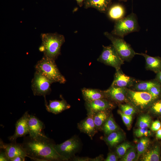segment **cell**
Here are the masks:
<instances>
[{"label": "cell", "instance_id": "3957f363", "mask_svg": "<svg viewBox=\"0 0 161 161\" xmlns=\"http://www.w3.org/2000/svg\"><path fill=\"white\" fill-rule=\"evenodd\" d=\"M55 60L44 56L35 65V70L40 72L55 83H64L66 80L60 72Z\"/></svg>", "mask_w": 161, "mask_h": 161}, {"label": "cell", "instance_id": "e0dca14e", "mask_svg": "<svg viewBox=\"0 0 161 161\" xmlns=\"http://www.w3.org/2000/svg\"><path fill=\"white\" fill-rule=\"evenodd\" d=\"M45 103L47 110L55 114H59L71 107L70 105L63 98L61 100H50L49 104L46 101Z\"/></svg>", "mask_w": 161, "mask_h": 161}, {"label": "cell", "instance_id": "603a6c76", "mask_svg": "<svg viewBox=\"0 0 161 161\" xmlns=\"http://www.w3.org/2000/svg\"><path fill=\"white\" fill-rule=\"evenodd\" d=\"M109 111L103 110L94 113V120L97 130L101 129L103 124L110 115Z\"/></svg>", "mask_w": 161, "mask_h": 161}, {"label": "cell", "instance_id": "ba28073f", "mask_svg": "<svg viewBox=\"0 0 161 161\" xmlns=\"http://www.w3.org/2000/svg\"><path fill=\"white\" fill-rule=\"evenodd\" d=\"M54 81L39 71L35 70L31 82V89L33 95L45 97L51 92L50 86Z\"/></svg>", "mask_w": 161, "mask_h": 161}, {"label": "cell", "instance_id": "cb8c5ba5", "mask_svg": "<svg viewBox=\"0 0 161 161\" xmlns=\"http://www.w3.org/2000/svg\"><path fill=\"white\" fill-rule=\"evenodd\" d=\"M103 139L111 147L115 146L119 143L123 139V135L118 130L114 131L107 135Z\"/></svg>", "mask_w": 161, "mask_h": 161}, {"label": "cell", "instance_id": "52a82bcc", "mask_svg": "<svg viewBox=\"0 0 161 161\" xmlns=\"http://www.w3.org/2000/svg\"><path fill=\"white\" fill-rule=\"evenodd\" d=\"M81 143L78 136L74 135L64 142L55 144L54 148L57 152L67 161L72 160L80 149Z\"/></svg>", "mask_w": 161, "mask_h": 161}, {"label": "cell", "instance_id": "7c38bea8", "mask_svg": "<svg viewBox=\"0 0 161 161\" xmlns=\"http://www.w3.org/2000/svg\"><path fill=\"white\" fill-rule=\"evenodd\" d=\"M29 115L28 112L27 111L17 121L14 134L9 138L10 141H16V140L18 137L25 136L29 134L28 121Z\"/></svg>", "mask_w": 161, "mask_h": 161}, {"label": "cell", "instance_id": "d4e9b609", "mask_svg": "<svg viewBox=\"0 0 161 161\" xmlns=\"http://www.w3.org/2000/svg\"><path fill=\"white\" fill-rule=\"evenodd\" d=\"M160 148L159 145L143 154L142 160L144 161H159L160 160Z\"/></svg>", "mask_w": 161, "mask_h": 161}, {"label": "cell", "instance_id": "ffe728a7", "mask_svg": "<svg viewBox=\"0 0 161 161\" xmlns=\"http://www.w3.org/2000/svg\"><path fill=\"white\" fill-rule=\"evenodd\" d=\"M81 92L86 103H90L99 99H106L104 90L83 88L81 89Z\"/></svg>", "mask_w": 161, "mask_h": 161}, {"label": "cell", "instance_id": "8fae6325", "mask_svg": "<svg viewBox=\"0 0 161 161\" xmlns=\"http://www.w3.org/2000/svg\"><path fill=\"white\" fill-rule=\"evenodd\" d=\"M127 89L111 86L108 89L104 90L106 98L114 103H128Z\"/></svg>", "mask_w": 161, "mask_h": 161}, {"label": "cell", "instance_id": "e575fe53", "mask_svg": "<svg viewBox=\"0 0 161 161\" xmlns=\"http://www.w3.org/2000/svg\"><path fill=\"white\" fill-rule=\"evenodd\" d=\"M103 160L102 155H100L95 158H92L88 157H75L72 159L73 161H100Z\"/></svg>", "mask_w": 161, "mask_h": 161}, {"label": "cell", "instance_id": "6da1fadb", "mask_svg": "<svg viewBox=\"0 0 161 161\" xmlns=\"http://www.w3.org/2000/svg\"><path fill=\"white\" fill-rule=\"evenodd\" d=\"M54 143L46 136L24 138L22 143L28 157L35 161H66L55 149Z\"/></svg>", "mask_w": 161, "mask_h": 161}, {"label": "cell", "instance_id": "484cf974", "mask_svg": "<svg viewBox=\"0 0 161 161\" xmlns=\"http://www.w3.org/2000/svg\"><path fill=\"white\" fill-rule=\"evenodd\" d=\"M101 129L106 135L114 131L119 130V127L111 114L103 124Z\"/></svg>", "mask_w": 161, "mask_h": 161}, {"label": "cell", "instance_id": "ab89813d", "mask_svg": "<svg viewBox=\"0 0 161 161\" xmlns=\"http://www.w3.org/2000/svg\"><path fill=\"white\" fill-rule=\"evenodd\" d=\"M154 79L161 83V71L156 73Z\"/></svg>", "mask_w": 161, "mask_h": 161}, {"label": "cell", "instance_id": "836d02e7", "mask_svg": "<svg viewBox=\"0 0 161 161\" xmlns=\"http://www.w3.org/2000/svg\"><path fill=\"white\" fill-rule=\"evenodd\" d=\"M134 134L137 137H147L150 135L151 132L147 128H139L135 130Z\"/></svg>", "mask_w": 161, "mask_h": 161}, {"label": "cell", "instance_id": "d6986e66", "mask_svg": "<svg viewBox=\"0 0 161 161\" xmlns=\"http://www.w3.org/2000/svg\"><path fill=\"white\" fill-rule=\"evenodd\" d=\"M136 55L143 56L145 60V68L155 73L161 71V58L159 56L152 57L145 53H136Z\"/></svg>", "mask_w": 161, "mask_h": 161}, {"label": "cell", "instance_id": "83f0119b", "mask_svg": "<svg viewBox=\"0 0 161 161\" xmlns=\"http://www.w3.org/2000/svg\"><path fill=\"white\" fill-rule=\"evenodd\" d=\"M133 147L129 143H123L118 145L116 148V152L118 157H122L125 154L128 149Z\"/></svg>", "mask_w": 161, "mask_h": 161}, {"label": "cell", "instance_id": "9a60e30c", "mask_svg": "<svg viewBox=\"0 0 161 161\" xmlns=\"http://www.w3.org/2000/svg\"><path fill=\"white\" fill-rule=\"evenodd\" d=\"M88 112L93 113L105 110H109L115 106L114 103L106 99H100L90 103L85 102Z\"/></svg>", "mask_w": 161, "mask_h": 161}, {"label": "cell", "instance_id": "2e32d148", "mask_svg": "<svg viewBox=\"0 0 161 161\" xmlns=\"http://www.w3.org/2000/svg\"><path fill=\"white\" fill-rule=\"evenodd\" d=\"M29 136L32 137L45 135L42 132L44 126L43 123L35 116L30 114L28 121Z\"/></svg>", "mask_w": 161, "mask_h": 161}, {"label": "cell", "instance_id": "4dcf8cb0", "mask_svg": "<svg viewBox=\"0 0 161 161\" xmlns=\"http://www.w3.org/2000/svg\"><path fill=\"white\" fill-rule=\"evenodd\" d=\"M137 158L135 149L134 147L128 149L124 155L122 157L121 161H132Z\"/></svg>", "mask_w": 161, "mask_h": 161}, {"label": "cell", "instance_id": "74e56055", "mask_svg": "<svg viewBox=\"0 0 161 161\" xmlns=\"http://www.w3.org/2000/svg\"><path fill=\"white\" fill-rule=\"evenodd\" d=\"M0 161H10V160L7 156L5 152L3 151H0Z\"/></svg>", "mask_w": 161, "mask_h": 161}, {"label": "cell", "instance_id": "5b68a950", "mask_svg": "<svg viewBox=\"0 0 161 161\" xmlns=\"http://www.w3.org/2000/svg\"><path fill=\"white\" fill-rule=\"evenodd\" d=\"M104 35L111 41L118 55L124 62L130 61L136 55V52L131 45L123 38L115 36L107 32H104Z\"/></svg>", "mask_w": 161, "mask_h": 161}, {"label": "cell", "instance_id": "7402d4cb", "mask_svg": "<svg viewBox=\"0 0 161 161\" xmlns=\"http://www.w3.org/2000/svg\"><path fill=\"white\" fill-rule=\"evenodd\" d=\"M160 83L154 79L145 81L137 80L129 89L135 91L148 92L152 87Z\"/></svg>", "mask_w": 161, "mask_h": 161}, {"label": "cell", "instance_id": "44dd1931", "mask_svg": "<svg viewBox=\"0 0 161 161\" xmlns=\"http://www.w3.org/2000/svg\"><path fill=\"white\" fill-rule=\"evenodd\" d=\"M106 13L110 19L115 21L124 17L126 12L125 8L122 4L115 3L111 4Z\"/></svg>", "mask_w": 161, "mask_h": 161}, {"label": "cell", "instance_id": "f35d334b", "mask_svg": "<svg viewBox=\"0 0 161 161\" xmlns=\"http://www.w3.org/2000/svg\"><path fill=\"white\" fill-rule=\"evenodd\" d=\"M25 158L20 156H16L11 159L10 161H24Z\"/></svg>", "mask_w": 161, "mask_h": 161}, {"label": "cell", "instance_id": "b9f144b4", "mask_svg": "<svg viewBox=\"0 0 161 161\" xmlns=\"http://www.w3.org/2000/svg\"><path fill=\"white\" fill-rule=\"evenodd\" d=\"M77 2L78 4L80 7H81L84 3L85 0H75Z\"/></svg>", "mask_w": 161, "mask_h": 161}, {"label": "cell", "instance_id": "8992f818", "mask_svg": "<svg viewBox=\"0 0 161 161\" xmlns=\"http://www.w3.org/2000/svg\"><path fill=\"white\" fill-rule=\"evenodd\" d=\"M127 98L128 103L141 110L149 107L156 99L148 92L135 91L129 88L127 89Z\"/></svg>", "mask_w": 161, "mask_h": 161}, {"label": "cell", "instance_id": "1f68e13d", "mask_svg": "<svg viewBox=\"0 0 161 161\" xmlns=\"http://www.w3.org/2000/svg\"><path fill=\"white\" fill-rule=\"evenodd\" d=\"M149 107L154 114H161V96L156 99Z\"/></svg>", "mask_w": 161, "mask_h": 161}, {"label": "cell", "instance_id": "7bdbcfd3", "mask_svg": "<svg viewBox=\"0 0 161 161\" xmlns=\"http://www.w3.org/2000/svg\"><path fill=\"white\" fill-rule=\"evenodd\" d=\"M120 1H124V2H126L127 0H117Z\"/></svg>", "mask_w": 161, "mask_h": 161}, {"label": "cell", "instance_id": "d6a6232c", "mask_svg": "<svg viewBox=\"0 0 161 161\" xmlns=\"http://www.w3.org/2000/svg\"><path fill=\"white\" fill-rule=\"evenodd\" d=\"M117 112L121 116L123 123L128 130L131 128L132 120V115H126L123 114L120 110H118Z\"/></svg>", "mask_w": 161, "mask_h": 161}, {"label": "cell", "instance_id": "4316f807", "mask_svg": "<svg viewBox=\"0 0 161 161\" xmlns=\"http://www.w3.org/2000/svg\"><path fill=\"white\" fill-rule=\"evenodd\" d=\"M150 144L149 139L146 137L141 138L137 145V159L146 151Z\"/></svg>", "mask_w": 161, "mask_h": 161}, {"label": "cell", "instance_id": "d590c367", "mask_svg": "<svg viewBox=\"0 0 161 161\" xmlns=\"http://www.w3.org/2000/svg\"><path fill=\"white\" fill-rule=\"evenodd\" d=\"M160 128H161V123L158 120H157L153 122L151 127V129L153 131H157Z\"/></svg>", "mask_w": 161, "mask_h": 161}, {"label": "cell", "instance_id": "f1b7e54d", "mask_svg": "<svg viewBox=\"0 0 161 161\" xmlns=\"http://www.w3.org/2000/svg\"><path fill=\"white\" fill-rule=\"evenodd\" d=\"M151 123V118L148 115H144L139 118L137 125L139 128H148L150 127Z\"/></svg>", "mask_w": 161, "mask_h": 161}, {"label": "cell", "instance_id": "f546056e", "mask_svg": "<svg viewBox=\"0 0 161 161\" xmlns=\"http://www.w3.org/2000/svg\"><path fill=\"white\" fill-rule=\"evenodd\" d=\"M120 110L124 114L132 115L135 113V108L129 103L119 104Z\"/></svg>", "mask_w": 161, "mask_h": 161}, {"label": "cell", "instance_id": "7a4b0ae2", "mask_svg": "<svg viewBox=\"0 0 161 161\" xmlns=\"http://www.w3.org/2000/svg\"><path fill=\"white\" fill-rule=\"evenodd\" d=\"M42 45L39 50L44 55L55 60L61 54V48L65 42L64 36L55 33H43L41 35Z\"/></svg>", "mask_w": 161, "mask_h": 161}, {"label": "cell", "instance_id": "ee69618b", "mask_svg": "<svg viewBox=\"0 0 161 161\" xmlns=\"http://www.w3.org/2000/svg\"><path fill=\"white\" fill-rule=\"evenodd\" d=\"M132 0V1H133V0Z\"/></svg>", "mask_w": 161, "mask_h": 161}, {"label": "cell", "instance_id": "60d3db41", "mask_svg": "<svg viewBox=\"0 0 161 161\" xmlns=\"http://www.w3.org/2000/svg\"><path fill=\"white\" fill-rule=\"evenodd\" d=\"M156 137L157 139H161V128L157 131Z\"/></svg>", "mask_w": 161, "mask_h": 161}, {"label": "cell", "instance_id": "4fadbf2b", "mask_svg": "<svg viewBox=\"0 0 161 161\" xmlns=\"http://www.w3.org/2000/svg\"><path fill=\"white\" fill-rule=\"evenodd\" d=\"M94 114L93 113L88 112L87 117L78 124L80 131L86 134L92 140L98 131L94 122Z\"/></svg>", "mask_w": 161, "mask_h": 161}, {"label": "cell", "instance_id": "277c9868", "mask_svg": "<svg viewBox=\"0 0 161 161\" xmlns=\"http://www.w3.org/2000/svg\"><path fill=\"white\" fill-rule=\"evenodd\" d=\"M140 27L137 16L132 12L126 17L115 21L111 33L122 38L132 32H138Z\"/></svg>", "mask_w": 161, "mask_h": 161}, {"label": "cell", "instance_id": "5bb4252c", "mask_svg": "<svg viewBox=\"0 0 161 161\" xmlns=\"http://www.w3.org/2000/svg\"><path fill=\"white\" fill-rule=\"evenodd\" d=\"M137 80L125 75L121 69L116 70L113 81L111 86H113L130 88Z\"/></svg>", "mask_w": 161, "mask_h": 161}, {"label": "cell", "instance_id": "30bf717a", "mask_svg": "<svg viewBox=\"0 0 161 161\" xmlns=\"http://www.w3.org/2000/svg\"><path fill=\"white\" fill-rule=\"evenodd\" d=\"M0 149L4 150L10 160L16 157L20 156L25 158L27 157L22 143H17L16 141L11 142L10 143H5L0 140Z\"/></svg>", "mask_w": 161, "mask_h": 161}, {"label": "cell", "instance_id": "8d00e7d4", "mask_svg": "<svg viewBox=\"0 0 161 161\" xmlns=\"http://www.w3.org/2000/svg\"><path fill=\"white\" fill-rule=\"evenodd\" d=\"M118 156L113 153H109L108 154L105 161H117L118 160Z\"/></svg>", "mask_w": 161, "mask_h": 161}, {"label": "cell", "instance_id": "ac0fdd59", "mask_svg": "<svg viewBox=\"0 0 161 161\" xmlns=\"http://www.w3.org/2000/svg\"><path fill=\"white\" fill-rule=\"evenodd\" d=\"M112 0H85L83 3L84 7L85 9L94 8L101 13H106L112 4Z\"/></svg>", "mask_w": 161, "mask_h": 161}, {"label": "cell", "instance_id": "9c48e42d", "mask_svg": "<svg viewBox=\"0 0 161 161\" xmlns=\"http://www.w3.org/2000/svg\"><path fill=\"white\" fill-rule=\"evenodd\" d=\"M97 60L114 67L116 70L120 69L121 66L124 63L112 44L106 46H103L102 51Z\"/></svg>", "mask_w": 161, "mask_h": 161}]
</instances>
